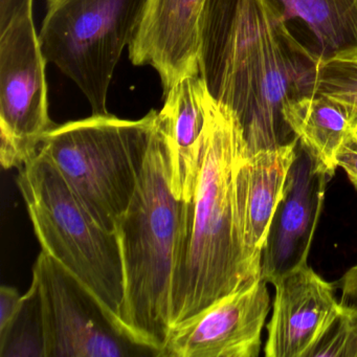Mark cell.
Wrapping results in <instances>:
<instances>
[{"instance_id": "1", "label": "cell", "mask_w": 357, "mask_h": 357, "mask_svg": "<svg viewBox=\"0 0 357 357\" xmlns=\"http://www.w3.org/2000/svg\"><path fill=\"white\" fill-rule=\"evenodd\" d=\"M317 60L273 0H206L199 76L214 101L235 116L250 156L296 139L284 106L312 93Z\"/></svg>"}, {"instance_id": "2", "label": "cell", "mask_w": 357, "mask_h": 357, "mask_svg": "<svg viewBox=\"0 0 357 357\" xmlns=\"http://www.w3.org/2000/svg\"><path fill=\"white\" fill-rule=\"evenodd\" d=\"M248 146L235 116L215 102L193 199L185 202L171 328L261 279L244 244Z\"/></svg>"}, {"instance_id": "3", "label": "cell", "mask_w": 357, "mask_h": 357, "mask_svg": "<svg viewBox=\"0 0 357 357\" xmlns=\"http://www.w3.org/2000/svg\"><path fill=\"white\" fill-rule=\"evenodd\" d=\"M185 204L171 188L168 142L160 114L137 189L116 229L124 269V333L156 356L171 329Z\"/></svg>"}, {"instance_id": "4", "label": "cell", "mask_w": 357, "mask_h": 357, "mask_svg": "<svg viewBox=\"0 0 357 357\" xmlns=\"http://www.w3.org/2000/svg\"><path fill=\"white\" fill-rule=\"evenodd\" d=\"M17 185L41 250L79 282L125 335L124 269L118 234L91 216L61 173L38 152L20 169Z\"/></svg>"}, {"instance_id": "5", "label": "cell", "mask_w": 357, "mask_h": 357, "mask_svg": "<svg viewBox=\"0 0 357 357\" xmlns=\"http://www.w3.org/2000/svg\"><path fill=\"white\" fill-rule=\"evenodd\" d=\"M158 119L156 110L137 121L93 114L56 125L37 152L58 169L91 216L116 231L137 189Z\"/></svg>"}, {"instance_id": "6", "label": "cell", "mask_w": 357, "mask_h": 357, "mask_svg": "<svg viewBox=\"0 0 357 357\" xmlns=\"http://www.w3.org/2000/svg\"><path fill=\"white\" fill-rule=\"evenodd\" d=\"M148 0H47L39 43L47 62L74 81L93 114L107 116L116 64L141 24Z\"/></svg>"}, {"instance_id": "7", "label": "cell", "mask_w": 357, "mask_h": 357, "mask_svg": "<svg viewBox=\"0 0 357 357\" xmlns=\"http://www.w3.org/2000/svg\"><path fill=\"white\" fill-rule=\"evenodd\" d=\"M33 12L0 34V162L22 168L56 126L49 114L45 64Z\"/></svg>"}, {"instance_id": "8", "label": "cell", "mask_w": 357, "mask_h": 357, "mask_svg": "<svg viewBox=\"0 0 357 357\" xmlns=\"http://www.w3.org/2000/svg\"><path fill=\"white\" fill-rule=\"evenodd\" d=\"M43 315L45 357H120L137 346L121 333L95 298L41 250L33 268Z\"/></svg>"}, {"instance_id": "9", "label": "cell", "mask_w": 357, "mask_h": 357, "mask_svg": "<svg viewBox=\"0 0 357 357\" xmlns=\"http://www.w3.org/2000/svg\"><path fill=\"white\" fill-rule=\"evenodd\" d=\"M267 284L260 279L173 326L160 356H258L271 309Z\"/></svg>"}, {"instance_id": "10", "label": "cell", "mask_w": 357, "mask_h": 357, "mask_svg": "<svg viewBox=\"0 0 357 357\" xmlns=\"http://www.w3.org/2000/svg\"><path fill=\"white\" fill-rule=\"evenodd\" d=\"M331 177L298 143L281 202L265 242L261 279L273 284L286 273L308 264L309 252L323 211Z\"/></svg>"}, {"instance_id": "11", "label": "cell", "mask_w": 357, "mask_h": 357, "mask_svg": "<svg viewBox=\"0 0 357 357\" xmlns=\"http://www.w3.org/2000/svg\"><path fill=\"white\" fill-rule=\"evenodd\" d=\"M206 0H148L129 45L133 66H150L160 75L164 96L198 70L199 22Z\"/></svg>"}, {"instance_id": "12", "label": "cell", "mask_w": 357, "mask_h": 357, "mask_svg": "<svg viewBox=\"0 0 357 357\" xmlns=\"http://www.w3.org/2000/svg\"><path fill=\"white\" fill-rule=\"evenodd\" d=\"M273 285L275 296L265 356L304 357L340 308L337 287L308 264L286 273Z\"/></svg>"}, {"instance_id": "13", "label": "cell", "mask_w": 357, "mask_h": 357, "mask_svg": "<svg viewBox=\"0 0 357 357\" xmlns=\"http://www.w3.org/2000/svg\"><path fill=\"white\" fill-rule=\"evenodd\" d=\"M215 101L199 74L179 80L165 96L160 114L168 142L175 197L193 199L202 167L204 135Z\"/></svg>"}, {"instance_id": "14", "label": "cell", "mask_w": 357, "mask_h": 357, "mask_svg": "<svg viewBox=\"0 0 357 357\" xmlns=\"http://www.w3.org/2000/svg\"><path fill=\"white\" fill-rule=\"evenodd\" d=\"M298 141L275 149L261 150L250 156L243 198L244 244L257 264L275 210L281 202L288 173L298 155Z\"/></svg>"}, {"instance_id": "15", "label": "cell", "mask_w": 357, "mask_h": 357, "mask_svg": "<svg viewBox=\"0 0 357 357\" xmlns=\"http://www.w3.org/2000/svg\"><path fill=\"white\" fill-rule=\"evenodd\" d=\"M283 114L300 145L333 176L338 149L352 131H357L346 109L325 96L311 93L288 102Z\"/></svg>"}, {"instance_id": "16", "label": "cell", "mask_w": 357, "mask_h": 357, "mask_svg": "<svg viewBox=\"0 0 357 357\" xmlns=\"http://www.w3.org/2000/svg\"><path fill=\"white\" fill-rule=\"evenodd\" d=\"M284 20H298L319 60L357 53V0H273Z\"/></svg>"}, {"instance_id": "17", "label": "cell", "mask_w": 357, "mask_h": 357, "mask_svg": "<svg viewBox=\"0 0 357 357\" xmlns=\"http://www.w3.org/2000/svg\"><path fill=\"white\" fill-rule=\"evenodd\" d=\"M1 357H45L43 315L36 284L32 281L11 327L0 335Z\"/></svg>"}, {"instance_id": "18", "label": "cell", "mask_w": 357, "mask_h": 357, "mask_svg": "<svg viewBox=\"0 0 357 357\" xmlns=\"http://www.w3.org/2000/svg\"><path fill=\"white\" fill-rule=\"evenodd\" d=\"M312 93L325 96L340 104L357 130V53L317 60Z\"/></svg>"}, {"instance_id": "19", "label": "cell", "mask_w": 357, "mask_h": 357, "mask_svg": "<svg viewBox=\"0 0 357 357\" xmlns=\"http://www.w3.org/2000/svg\"><path fill=\"white\" fill-rule=\"evenodd\" d=\"M304 357H357V308H340Z\"/></svg>"}, {"instance_id": "20", "label": "cell", "mask_w": 357, "mask_h": 357, "mask_svg": "<svg viewBox=\"0 0 357 357\" xmlns=\"http://www.w3.org/2000/svg\"><path fill=\"white\" fill-rule=\"evenodd\" d=\"M24 296L11 286L0 288V335H3L11 327L24 304Z\"/></svg>"}, {"instance_id": "21", "label": "cell", "mask_w": 357, "mask_h": 357, "mask_svg": "<svg viewBox=\"0 0 357 357\" xmlns=\"http://www.w3.org/2000/svg\"><path fill=\"white\" fill-rule=\"evenodd\" d=\"M336 166L344 169L351 183L357 190V131L344 139L335 156Z\"/></svg>"}, {"instance_id": "22", "label": "cell", "mask_w": 357, "mask_h": 357, "mask_svg": "<svg viewBox=\"0 0 357 357\" xmlns=\"http://www.w3.org/2000/svg\"><path fill=\"white\" fill-rule=\"evenodd\" d=\"M34 0H0V34L7 30L13 20L33 12Z\"/></svg>"}, {"instance_id": "23", "label": "cell", "mask_w": 357, "mask_h": 357, "mask_svg": "<svg viewBox=\"0 0 357 357\" xmlns=\"http://www.w3.org/2000/svg\"><path fill=\"white\" fill-rule=\"evenodd\" d=\"M342 290L340 303L357 308V262L335 283Z\"/></svg>"}]
</instances>
